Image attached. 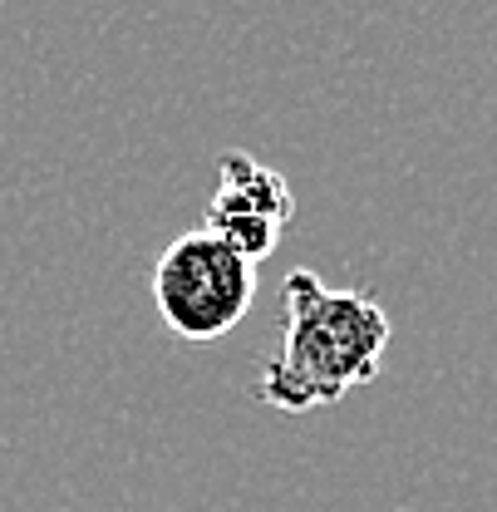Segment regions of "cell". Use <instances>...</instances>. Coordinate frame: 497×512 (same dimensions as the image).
<instances>
[{
  "instance_id": "obj_1",
  "label": "cell",
  "mask_w": 497,
  "mask_h": 512,
  "mask_svg": "<svg viewBox=\"0 0 497 512\" xmlns=\"http://www.w3.org/2000/svg\"><path fill=\"white\" fill-rule=\"evenodd\" d=\"M389 350V316L370 291L325 286L315 271L286 276V330L281 350L266 360L256 399L281 414H306L340 404L379 375Z\"/></svg>"
},
{
  "instance_id": "obj_2",
  "label": "cell",
  "mask_w": 497,
  "mask_h": 512,
  "mask_svg": "<svg viewBox=\"0 0 497 512\" xmlns=\"http://www.w3.org/2000/svg\"><path fill=\"white\" fill-rule=\"evenodd\" d=\"M256 266L207 227L173 237L153 266V306L183 340H217L247 316Z\"/></svg>"
},
{
  "instance_id": "obj_3",
  "label": "cell",
  "mask_w": 497,
  "mask_h": 512,
  "mask_svg": "<svg viewBox=\"0 0 497 512\" xmlns=\"http://www.w3.org/2000/svg\"><path fill=\"white\" fill-rule=\"evenodd\" d=\"M291 212H296V197L276 168H266L251 153H222L217 197H212L207 222H202L212 237H222L232 252H242L256 266L261 256H271L281 227L291 222Z\"/></svg>"
}]
</instances>
